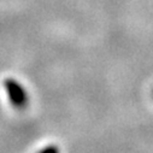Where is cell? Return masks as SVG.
<instances>
[{
	"mask_svg": "<svg viewBox=\"0 0 153 153\" xmlns=\"http://www.w3.org/2000/svg\"><path fill=\"white\" fill-rule=\"evenodd\" d=\"M4 88L11 105L17 110H23L29 102V97L25 88L15 79H6L4 81Z\"/></svg>",
	"mask_w": 153,
	"mask_h": 153,
	"instance_id": "6da1fadb",
	"label": "cell"
},
{
	"mask_svg": "<svg viewBox=\"0 0 153 153\" xmlns=\"http://www.w3.org/2000/svg\"><path fill=\"white\" fill-rule=\"evenodd\" d=\"M51 151L57 152V151H58V148H57V147H54V146H50V147H45V148H42V149H41V152H51Z\"/></svg>",
	"mask_w": 153,
	"mask_h": 153,
	"instance_id": "7a4b0ae2",
	"label": "cell"
}]
</instances>
